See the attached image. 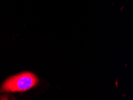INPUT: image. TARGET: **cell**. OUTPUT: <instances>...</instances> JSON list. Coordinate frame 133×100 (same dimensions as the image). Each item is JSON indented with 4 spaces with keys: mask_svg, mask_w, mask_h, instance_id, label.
Here are the masks:
<instances>
[{
    "mask_svg": "<svg viewBox=\"0 0 133 100\" xmlns=\"http://www.w3.org/2000/svg\"><path fill=\"white\" fill-rule=\"evenodd\" d=\"M39 79L31 72H23L10 77L4 81L1 87L3 92H23L29 91L38 84Z\"/></svg>",
    "mask_w": 133,
    "mask_h": 100,
    "instance_id": "obj_1",
    "label": "cell"
}]
</instances>
